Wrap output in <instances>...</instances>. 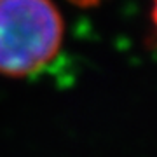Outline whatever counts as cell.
Listing matches in <instances>:
<instances>
[{"label": "cell", "mask_w": 157, "mask_h": 157, "mask_svg": "<svg viewBox=\"0 0 157 157\" xmlns=\"http://www.w3.org/2000/svg\"><path fill=\"white\" fill-rule=\"evenodd\" d=\"M63 19L51 0H0V73L25 77L56 56Z\"/></svg>", "instance_id": "obj_1"}, {"label": "cell", "mask_w": 157, "mask_h": 157, "mask_svg": "<svg viewBox=\"0 0 157 157\" xmlns=\"http://www.w3.org/2000/svg\"><path fill=\"white\" fill-rule=\"evenodd\" d=\"M72 4H75V6H78V7H94V6H98L101 0H70Z\"/></svg>", "instance_id": "obj_2"}, {"label": "cell", "mask_w": 157, "mask_h": 157, "mask_svg": "<svg viewBox=\"0 0 157 157\" xmlns=\"http://www.w3.org/2000/svg\"><path fill=\"white\" fill-rule=\"evenodd\" d=\"M154 23H155V26H157V0H155V6H154Z\"/></svg>", "instance_id": "obj_3"}]
</instances>
